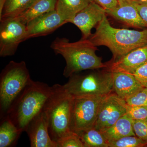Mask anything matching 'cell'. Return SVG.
Masks as SVG:
<instances>
[{
  "instance_id": "ac0fdd59",
  "label": "cell",
  "mask_w": 147,
  "mask_h": 147,
  "mask_svg": "<svg viewBox=\"0 0 147 147\" xmlns=\"http://www.w3.org/2000/svg\"><path fill=\"white\" fill-rule=\"evenodd\" d=\"M92 0H57L56 10L67 23Z\"/></svg>"
},
{
  "instance_id": "8fae6325",
  "label": "cell",
  "mask_w": 147,
  "mask_h": 147,
  "mask_svg": "<svg viewBox=\"0 0 147 147\" xmlns=\"http://www.w3.org/2000/svg\"><path fill=\"white\" fill-rule=\"evenodd\" d=\"M25 131L31 147H57L50 137L48 119L43 109L30 122Z\"/></svg>"
},
{
  "instance_id": "44dd1931",
  "label": "cell",
  "mask_w": 147,
  "mask_h": 147,
  "mask_svg": "<svg viewBox=\"0 0 147 147\" xmlns=\"http://www.w3.org/2000/svg\"><path fill=\"white\" fill-rule=\"evenodd\" d=\"M84 147H109L108 142L103 133L94 127L79 133Z\"/></svg>"
},
{
  "instance_id": "52a82bcc",
  "label": "cell",
  "mask_w": 147,
  "mask_h": 147,
  "mask_svg": "<svg viewBox=\"0 0 147 147\" xmlns=\"http://www.w3.org/2000/svg\"><path fill=\"white\" fill-rule=\"evenodd\" d=\"M106 95L73 98L70 118V130L78 133L94 127L100 105Z\"/></svg>"
},
{
  "instance_id": "ffe728a7",
  "label": "cell",
  "mask_w": 147,
  "mask_h": 147,
  "mask_svg": "<svg viewBox=\"0 0 147 147\" xmlns=\"http://www.w3.org/2000/svg\"><path fill=\"white\" fill-rule=\"evenodd\" d=\"M36 0H7L0 20L4 18H13L24 12L32 5Z\"/></svg>"
},
{
  "instance_id": "9a60e30c",
  "label": "cell",
  "mask_w": 147,
  "mask_h": 147,
  "mask_svg": "<svg viewBox=\"0 0 147 147\" xmlns=\"http://www.w3.org/2000/svg\"><path fill=\"white\" fill-rule=\"evenodd\" d=\"M112 73L113 92L124 100L144 88L133 74L122 72Z\"/></svg>"
},
{
  "instance_id": "603a6c76",
  "label": "cell",
  "mask_w": 147,
  "mask_h": 147,
  "mask_svg": "<svg viewBox=\"0 0 147 147\" xmlns=\"http://www.w3.org/2000/svg\"><path fill=\"white\" fill-rule=\"evenodd\" d=\"M56 143L57 147H84L79 134L71 131L63 135Z\"/></svg>"
},
{
  "instance_id": "7a4b0ae2",
  "label": "cell",
  "mask_w": 147,
  "mask_h": 147,
  "mask_svg": "<svg viewBox=\"0 0 147 147\" xmlns=\"http://www.w3.org/2000/svg\"><path fill=\"white\" fill-rule=\"evenodd\" d=\"M88 39L96 47H108L113 54L112 60H115L147 45V29L138 31L114 28L105 14L97 25L95 32Z\"/></svg>"
},
{
  "instance_id": "ba28073f",
  "label": "cell",
  "mask_w": 147,
  "mask_h": 147,
  "mask_svg": "<svg viewBox=\"0 0 147 147\" xmlns=\"http://www.w3.org/2000/svg\"><path fill=\"white\" fill-rule=\"evenodd\" d=\"M0 56H13L18 45L26 40V26L16 18L0 20Z\"/></svg>"
},
{
  "instance_id": "9c48e42d",
  "label": "cell",
  "mask_w": 147,
  "mask_h": 147,
  "mask_svg": "<svg viewBox=\"0 0 147 147\" xmlns=\"http://www.w3.org/2000/svg\"><path fill=\"white\" fill-rule=\"evenodd\" d=\"M125 100L113 92L106 96L100 105L94 127L102 131L114 124L127 113Z\"/></svg>"
},
{
  "instance_id": "484cf974",
  "label": "cell",
  "mask_w": 147,
  "mask_h": 147,
  "mask_svg": "<svg viewBox=\"0 0 147 147\" xmlns=\"http://www.w3.org/2000/svg\"><path fill=\"white\" fill-rule=\"evenodd\" d=\"M133 128L135 136L147 144V121L133 120Z\"/></svg>"
},
{
  "instance_id": "83f0119b",
  "label": "cell",
  "mask_w": 147,
  "mask_h": 147,
  "mask_svg": "<svg viewBox=\"0 0 147 147\" xmlns=\"http://www.w3.org/2000/svg\"><path fill=\"white\" fill-rule=\"evenodd\" d=\"M92 1L104 9L106 11L115 8L119 5L117 0H92Z\"/></svg>"
},
{
  "instance_id": "836d02e7",
  "label": "cell",
  "mask_w": 147,
  "mask_h": 147,
  "mask_svg": "<svg viewBox=\"0 0 147 147\" xmlns=\"http://www.w3.org/2000/svg\"><path fill=\"white\" fill-rule=\"evenodd\" d=\"M146 147H147V146H146Z\"/></svg>"
},
{
  "instance_id": "f546056e",
  "label": "cell",
  "mask_w": 147,
  "mask_h": 147,
  "mask_svg": "<svg viewBox=\"0 0 147 147\" xmlns=\"http://www.w3.org/2000/svg\"><path fill=\"white\" fill-rule=\"evenodd\" d=\"M7 0H0V14L2 12L3 9Z\"/></svg>"
},
{
  "instance_id": "3957f363",
  "label": "cell",
  "mask_w": 147,
  "mask_h": 147,
  "mask_svg": "<svg viewBox=\"0 0 147 147\" xmlns=\"http://www.w3.org/2000/svg\"><path fill=\"white\" fill-rule=\"evenodd\" d=\"M53 90L45 83L32 81L13 101L6 113L12 123L22 131L43 109Z\"/></svg>"
},
{
  "instance_id": "8992f818",
  "label": "cell",
  "mask_w": 147,
  "mask_h": 147,
  "mask_svg": "<svg viewBox=\"0 0 147 147\" xmlns=\"http://www.w3.org/2000/svg\"><path fill=\"white\" fill-rule=\"evenodd\" d=\"M32 81L25 61L9 63L0 76L1 113H7L16 98Z\"/></svg>"
},
{
  "instance_id": "7402d4cb",
  "label": "cell",
  "mask_w": 147,
  "mask_h": 147,
  "mask_svg": "<svg viewBox=\"0 0 147 147\" xmlns=\"http://www.w3.org/2000/svg\"><path fill=\"white\" fill-rule=\"evenodd\" d=\"M109 147H143L147 144L136 136H127L110 142Z\"/></svg>"
},
{
  "instance_id": "d6986e66",
  "label": "cell",
  "mask_w": 147,
  "mask_h": 147,
  "mask_svg": "<svg viewBox=\"0 0 147 147\" xmlns=\"http://www.w3.org/2000/svg\"><path fill=\"white\" fill-rule=\"evenodd\" d=\"M23 131L19 129L6 115L2 117L0 125V147L14 146Z\"/></svg>"
},
{
  "instance_id": "1f68e13d",
  "label": "cell",
  "mask_w": 147,
  "mask_h": 147,
  "mask_svg": "<svg viewBox=\"0 0 147 147\" xmlns=\"http://www.w3.org/2000/svg\"><path fill=\"white\" fill-rule=\"evenodd\" d=\"M139 1H141L142 2H145L147 1V0H139Z\"/></svg>"
},
{
  "instance_id": "f1b7e54d",
  "label": "cell",
  "mask_w": 147,
  "mask_h": 147,
  "mask_svg": "<svg viewBox=\"0 0 147 147\" xmlns=\"http://www.w3.org/2000/svg\"><path fill=\"white\" fill-rule=\"evenodd\" d=\"M135 5L139 15L147 24V1L142 2L137 0L135 1Z\"/></svg>"
},
{
  "instance_id": "5b68a950",
  "label": "cell",
  "mask_w": 147,
  "mask_h": 147,
  "mask_svg": "<svg viewBox=\"0 0 147 147\" xmlns=\"http://www.w3.org/2000/svg\"><path fill=\"white\" fill-rule=\"evenodd\" d=\"M91 69L86 73L74 74L63 85L73 98L106 95L113 92L112 73Z\"/></svg>"
},
{
  "instance_id": "d4e9b609",
  "label": "cell",
  "mask_w": 147,
  "mask_h": 147,
  "mask_svg": "<svg viewBox=\"0 0 147 147\" xmlns=\"http://www.w3.org/2000/svg\"><path fill=\"white\" fill-rule=\"evenodd\" d=\"M126 114L133 120L146 121L147 106H129L127 105Z\"/></svg>"
},
{
  "instance_id": "4fadbf2b",
  "label": "cell",
  "mask_w": 147,
  "mask_h": 147,
  "mask_svg": "<svg viewBox=\"0 0 147 147\" xmlns=\"http://www.w3.org/2000/svg\"><path fill=\"white\" fill-rule=\"evenodd\" d=\"M147 63V45L139 47L121 57L106 63L105 69L110 72L132 74L140 66Z\"/></svg>"
},
{
  "instance_id": "30bf717a",
  "label": "cell",
  "mask_w": 147,
  "mask_h": 147,
  "mask_svg": "<svg viewBox=\"0 0 147 147\" xmlns=\"http://www.w3.org/2000/svg\"><path fill=\"white\" fill-rule=\"evenodd\" d=\"M67 23L56 9L44 13L27 24L26 40L50 34Z\"/></svg>"
},
{
  "instance_id": "e0dca14e",
  "label": "cell",
  "mask_w": 147,
  "mask_h": 147,
  "mask_svg": "<svg viewBox=\"0 0 147 147\" xmlns=\"http://www.w3.org/2000/svg\"><path fill=\"white\" fill-rule=\"evenodd\" d=\"M57 0H36L24 12L15 17L26 25L33 19L44 13L56 9Z\"/></svg>"
},
{
  "instance_id": "4316f807",
  "label": "cell",
  "mask_w": 147,
  "mask_h": 147,
  "mask_svg": "<svg viewBox=\"0 0 147 147\" xmlns=\"http://www.w3.org/2000/svg\"><path fill=\"white\" fill-rule=\"evenodd\" d=\"M144 87L147 88V63L132 74Z\"/></svg>"
},
{
  "instance_id": "7c38bea8",
  "label": "cell",
  "mask_w": 147,
  "mask_h": 147,
  "mask_svg": "<svg viewBox=\"0 0 147 147\" xmlns=\"http://www.w3.org/2000/svg\"><path fill=\"white\" fill-rule=\"evenodd\" d=\"M105 14L104 9L92 1L77 13L69 23L75 25L81 30L82 39H88L92 35V29L97 26Z\"/></svg>"
},
{
  "instance_id": "cb8c5ba5",
  "label": "cell",
  "mask_w": 147,
  "mask_h": 147,
  "mask_svg": "<svg viewBox=\"0 0 147 147\" xmlns=\"http://www.w3.org/2000/svg\"><path fill=\"white\" fill-rule=\"evenodd\" d=\"M125 100L129 106H147V88L144 87Z\"/></svg>"
},
{
  "instance_id": "d6a6232c",
  "label": "cell",
  "mask_w": 147,
  "mask_h": 147,
  "mask_svg": "<svg viewBox=\"0 0 147 147\" xmlns=\"http://www.w3.org/2000/svg\"></svg>"
},
{
  "instance_id": "5bb4252c",
  "label": "cell",
  "mask_w": 147,
  "mask_h": 147,
  "mask_svg": "<svg viewBox=\"0 0 147 147\" xmlns=\"http://www.w3.org/2000/svg\"><path fill=\"white\" fill-rule=\"evenodd\" d=\"M135 1L119 4L115 8L106 11V14L127 26L139 29L146 28L147 24L139 15Z\"/></svg>"
},
{
  "instance_id": "6da1fadb",
  "label": "cell",
  "mask_w": 147,
  "mask_h": 147,
  "mask_svg": "<svg viewBox=\"0 0 147 147\" xmlns=\"http://www.w3.org/2000/svg\"><path fill=\"white\" fill-rule=\"evenodd\" d=\"M50 47L56 55H61L66 65L63 75L69 78L74 74L85 70L105 68L106 63L96 55L97 47L89 39H81L70 42L65 38L58 37L51 43Z\"/></svg>"
},
{
  "instance_id": "277c9868",
  "label": "cell",
  "mask_w": 147,
  "mask_h": 147,
  "mask_svg": "<svg viewBox=\"0 0 147 147\" xmlns=\"http://www.w3.org/2000/svg\"><path fill=\"white\" fill-rule=\"evenodd\" d=\"M52 87V92L43 109L48 119L50 137L56 143L63 135L71 131L73 97L66 91L63 85L55 84Z\"/></svg>"
},
{
  "instance_id": "2e32d148",
  "label": "cell",
  "mask_w": 147,
  "mask_h": 147,
  "mask_svg": "<svg viewBox=\"0 0 147 147\" xmlns=\"http://www.w3.org/2000/svg\"><path fill=\"white\" fill-rule=\"evenodd\" d=\"M133 121L126 114L112 126L102 131L108 144L126 136H135L133 130Z\"/></svg>"
},
{
  "instance_id": "4dcf8cb0",
  "label": "cell",
  "mask_w": 147,
  "mask_h": 147,
  "mask_svg": "<svg viewBox=\"0 0 147 147\" xmlns=\"http://www.w3.org/2000/svg\"><path fill=\"white\" fill-rule=\"evenodd\" d=\"M119 2V4L123 3H125L131 2L134 1L136 0H117Z\"/></svg>"
}]
</instances>
